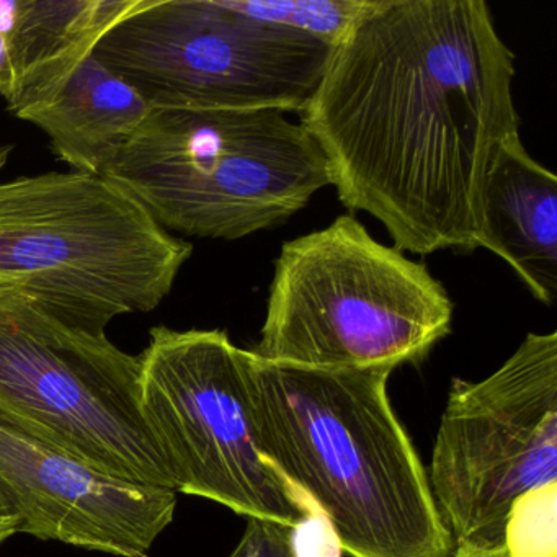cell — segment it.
Listing matches in <instances>:
<instances>
[{"label":"cell","instance_id":"6da1fadb","mask_svg":"<svg viewBox=\"0 0 557 557\" xmlns=\"http://www.w3.org/2000/svg\"><path fill=\"white\" fill-rule=\"evenodd\" d=\"M515 54L484 0H371L299 116L338 200L400 252L478 249L495 154L520 126Z\"/></svg>","mask_w":557,"mask_h":557},{"label":"cell","instance_id":"7a4b0ae2","mask_svg":"<svg viewBox=\"0 0 557 557\" xmlns=\"http://www.w3.org/2000/svg\"><path fill=\"white\" fill-rule=\"evenodd\" d=\"M393 371L296 367L252 354L259 446L344 553L453 557L429 475L391 406Z\"/></svg>","mask_w":557,"mask_h":557},{"label":"cell","instance_id":"3957f363","mask_svg":"<svg viewBox=\"0 0 557 557\" xmlns=\"http://www.w3.org/2000/svg\"><path fill=\"white\" fill-rule=\"evenodd\" d=\"M151 106L103 177L165 231L243 239L285 223L331 185L318 143L285 112Z\"/></svg>","mask_w":557,"mask_h":557},{"label":"cell","instance_id":"277c9868","mask_svg":"<svg viewBox=\"0 0 557 557\" xmlns=\"http://www.w3.org/2000/svg\"><path fill=\"white\" fill-rule=\"evenodd\" d=\"M191 253L103 175L47 172L0 184V285L18 286L84 331L107 334L119 315L154 311Z\"/></svg>","mask_w":557,"mask_h":557},{"label":"cell","instance_id":"5b68a950","mask_svg":"<svg viewBox=\"0 0 557 557\" xmlns=\"http://www.w3.org/2000/svg\"><path fill=\"white\" fill-rule=\"evenodd\" d=\"M453 305L423 263L342 214L283 244L252 354L306 368L417 364L451 332Z\"/></svg>","mask_w":557,"mask_h":557},{"label":"cell","instance_id":"8992f818","mask_svg":"<svg viewBox=\"0 0 557 557\" xmlns=\"http://www.w3.org/2000/svg\"><path fill=\"white\" fill-rule=\"evenodd\" d=\"M139 361L143 419L175 492L286 527L324 521L262 455L253 422L252 351L218 329L161 325L152 329Z\"/></svg>","mask_w":557,"mask_h":557},{"label":"cell","instance_id":"52a82bcc","mask_svg":"<svg viewBox=\"0 0 557 557\" xmlns=\"http://www.w3.org/2000/svg\"><path fill=\"white\" fill-rule=\"evenodd\" d=\"M139 373V357L107 334L0 285V410L102 474L175 492L143 419Z\"/></svg>","mask_w":557,"mask_h":557},{"label":"cell","instance_id":"ba28073f","mask_svg":"<svg viewBox=\"0 0 557 557\" xmlns=\"http://www.w3.org/2000/svg\"><path fill=\"white\" fill-rule=\"evenodd\" d=\"M332 50L250 21L230 0H141L94 54L151 103L301 113Z\"/></svg>","mask_w":557,"mask_h":557},{"label":"cell","instance_id":"9c48e42d","mask_svg":"<svg viewBox=\"0 0 557 557\" xmlns=\"http://www.w3.org/2000/svg\"><path fill=\"white\" fill-rule=\"evenodd\" d=\"M430 488L456 544H505L511 511L557 485V334H528L482 381L455 377Z\"/></svg>","mask_w":557,"mask_h":557},{"label":"cell","instance_id":"30bf717a","mask_svg":"<svg viewBox=\"0 0 557 557\" xmlns=\"http://www.w3.org/2000/svg\"><path fill=\"white\" fill-rule=\"evenodd\" d=\"M0 487L21 533L120 557H146L177 507L174 491L102 474L2 410Z\"/></svg>","mask_w":557,"mask_h":557},{"label":"cell","instance_id":"8fae6325","mask_svg":"<svg viewBox=\"0 0 557 557\" xmlns=\"http://www.w3.org/2000/svg\"><path fill=\"white\" fill-rule=\"evenodd\" d=\"M478 247L508 263L536 301L557 296V177L534 161L520 133L508 136L488 169Z\"/></svg>","mask_w":557,"mask_h":557},{"label":"cell","instance_id":"7c38bea8","mask_svg":"<svg viewBox=\"0 0 557 557\" xmlns=\"http://www.w3.org/2000/svg\"><path fill=\"white\" fill-rule=\"evenodd\" d=\"M151 102L89 53L17 119L47 133L74 172L103 175L151 112Z\"/></svg>","mask_w":557,"mask_h":557},{"label":"cell","instance_id":"4fadbf2b","mask_svg":"<svg viewBox=\"0 0 557 557\" xmlns=\"http://www.w3.org/2000/svg\"><path fill=\"white\" fill-rule=\"evenodd\" d=\"M370 4L371 0H230L231 8L250 21L332 48L347 37Z\"/></svg>","mask_w":557,"mask_h":557},{"label":"cell","instance_id":"5bb4252c","mask_svg":"<svg viewBox=\"0 0 557 557\" xmlns=\"http://www.w3.org/2000/svg\"><path fill=\"white\" fill-rule=\"evenodd\" d=\"M230 557H302L299 528L247 518L246 531Z\"/></svg>","mask_w":557,"mask_h":557},{"label":"cell","instance_id":"9a60e30c","mask_svg":"<svg viewBox=\"0 0 557 557\" xmlns=\"http://www.w3.org/2000/svg\"><path fill=\"white\" fill-rule=\"evenodd\" d=\"M12 94H14V71H12L8 0H0V97H4L5 102H9Z\"/></svg>","mask_w":557,"mask_h":557},{"label":"cell","instance_id":"2e32d148","mask_svg":"<svg viewBox=\"0 0 557 557\" xmlns=\"http://www.w3.org/2000/svg\"><path fill=\"white\" fill-rule=\"evenodd\" d=\"M22 531V515L4 488L0 487V547Z\"/></svg>","mask_w":557,"mask_h":557},{"label":"cell","instance_id":"e0dca14e","mask_svg":"<svg viewBox=\"0 0 557 557\" xmlns=\"http://www.w3.org/2000/svg\"><path fill=\"white\" fill-rule=\"evenodd\" d=\"M453 557H511V554L508 550L507 544L494 547L456 544Z\"/></svg>","mask_w":557,"mask_h":557},{"label":"cell","instance_id":"ac0fdd59","mask_svg":"<svg viewBox=\"0 0 557 557\" xmlns=\"http://www.w3.org/2000/svg\"><path fill=\"white\" fill-rule=\"evenodd\" d=\"M12 151H14V146L12 145L0 146V171L8 164Z\"/></svg>","mask_w":557,"mask_h":557}]
</instances>
